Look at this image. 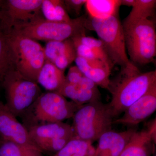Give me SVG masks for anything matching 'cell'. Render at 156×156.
I'll return each instance as SVG.
<instances>
[{"mask_svg":"<svg viewBox=\"0 0 156 156\" xmlns=\"http://www.w3.org/2000/svg\"><path fill=\"white\" fill-rule=\"evenodd\" d=\"M92 143L74 137L53 156H86L94 153Z\"/></svg>","mask_w":156,"mask_h":156,"instance_id":"23","label":"cell"},{"mask_svg":"<svg viewBox=\"0 0 156 156\" xmlns=\"http://www.w3.org/2000/svg\"><path fill=\"white\" fill-rule=\"evenodd\" d=\"M57 92L80 105L101 100L98 86L85 76L77 83H70L65 81Z\"/></svg>","mask_w":156,"mask_h":156,"instance_id":"13","label":"cell"},{"mask_svg":"<svg viewBox=\"0 0 156 156\" xmlns=\"http://www.w3.org/2000/svg\"><path fill=\"white\" fill-rule=\"evenodd\" d=\"M43 0L0 1V30L8 34L16 29L45 19Z\"/></svg>","mask_w":156,"mask_h":156,"instance_id":"8","label":"cell"},{"mask_svg":"<svg viewBox=\"0 0 156 156\" xmlns=\"http://www.w3.org/2000/svg\"><path fill=\"white\" fill-rule=\"evenodd\" d=\"M0 156H43L35 146L26 145L6 140L0 137Z\"/></svg>","mask_w":156,"mask_h":156,"instance_id":"21","label":"cell"},{"mask_svg":"<svg viewBox=\"0 0 156 156\" xmlns=\"http://www.w3.org/2000/svg\"><path fill=\"white\" fill-rule=\"evenodd\" d=\"M156 6L155 0H136L128 16L122 23L127 27L148 19H151L154 15Z\"/></svg>","mask_w":156,"mask_h":156,"instance_id":"20","label":"cell"},{"mask_svg":"<svg viewBox=\"0 0 156 156\" xmlns=\"http://www.w3.org/2000/svg\"><path fill=\"white\" fill-rule=\"evenodd\" d=\"M0 137L23 145L35 146L31 140L27 128L1 101Z\"/></svg>","mask_w":156,"mask_h":156,"instance_id":"12","label":"cell"},{"mask_svg":"<svg viewBox=\"0 0 156 156\" xmlns=\"http://www.w3.org/2000/svg\"><path fill=\"white\" fill-rule=\"evenodd\" d=\"M86 2L87 0H65L64 3L68 13L79 15Z\"/></svg>","mask_w":156,"mask_h":156,"instance_id":"27","label":"cell"},{"mask_svg":"<svg viewBox=\"0 0 156 156\" xmlns=\"http://www.w3.org/2000/svg\"><path fill=\"white\" fill-rule=\"evenodd\" d=\"M94 153L90 154H89V155H87L86 156H94Z\"/></svg>","mask_w":156,"mask_h":156,"instance_id":"31","label":"cell"},{"mask_svg":"<svg viewBox=\"0 0 156 156\" xmlns=\"http://www.w3.org/2000/svg\"><path fill=\"white\" fill-rule=\"evenodd\" d=\"M156 85V70L142 73L133 62L121 67L110 80L108 90L112 95L108 106L114 118L119 116L134 102Z\"/></svg>","mask_w":156,"mask_h":156,"instance_id":"1","label":"cell"},{"mask_svg":"<svg viewBox=\"0 0 156 156\" xmlns=\"http://www.w3.org/2000/svg\"><path fill=\"white\" fill-rule=\"evenodd\" d=\"M87 17L82 15L72 19L69 22L42 20L16 29L9 34L20 35L34 41H65L86 35Z\"/></svg>","mask_w":156,"mask_h":156,"instance_id":"4","label":"cell"},{"mask_svg":"<svg viewBox=\"0 0 156 156\" xmlns=\"http://www.w3.org/2000/svg\"><path fill=\"white\" fill-rule=\"evenodd\" d=\"M84 76L83 74L76 66H73L69 70L67 76H66L65 81L70 83H77Z\"/></svg>","mask_w":156,"mask_h":156,"instance_id":"28","label":"cell"},{"mask_svg":"<svg viewBox=\"0 0 156 156\" xmlns=\"http://www.w3.org/2000/svg\"><path fill=\"white\" fill-rule=\"evenodd\" d=\"M57 92L42 93L22 115L23 125L28 129L46 123L63 122L73 118L80 107Z\"/></svg>","mask_w":156,"mask_h":156,"instance_id":"2","label":"cell"},{"mask_svg":"<svg viewBox=\"0 0 156 156\" xmlns=\"http://www.w3.org/2000/svg\"><path fill=\"white\" fill-rule=\"evenodd\" d=\"M44 52L45 60L52 62L63 71L75 61L76 57L71 39L48 42L44 48Z\"/></svg>","mask_w":156,"mask_h":156,"instance_id":"15","label":"cell"},{"mask_svg":"<svg viewBox=\"0 0 156 156\" xmlns=\"http://www.w3.org/2000/svg\"><path fill=\"white\" fill-rule=\"evenodd\" d=\"M27 130L31 140L42 152L69 142L74 137L72 126L63 122L36 125Z\"/></svg>","mask_w":156,"mask_h":156,"instance_id":"10","label":"cell"},{"mask_svg":"<svg viewBox=\"0 0 156 156\" xmlns=\"http://www.w3.org/2000/svg\"><path fill=\"white\" fill-rule=\"evenodd\" d=\"M56 0H43L41 11L44 17L49 21H57L55 11Z\"/></svg>","mask_w":156,"mask_h":156,"instance_id":"25","label":"cell"},{"mask_svg":"<svg viewBox=\"0 0 156 156\" xmlns=\"http://www.w3.org/2000/svg\"><path fill=\"white\" fill-rule=\"evenodd\" d=\"M11 48L16 70L24 78L37 83L45 61L44 48L36 41L16 34H5Z\"/></svg>","mask_w":156,"mask_h":156,"instance_id":"7","label":"cell"},{"mask_svg":"<svg viewBox=\"0 0 156 156\" xmlns=\"http://www.w3.org/2000/svg\"><path fill=\"white\" fill-rule=\"evenodd\" d=\"M64 72L52 62L45 60L40 70L37 83L49 92H57L65 82Z\"/></svg>","mask_w":156,"mask_h":156,"instance_id":"18","label":"cell"},{"mask_svg":"<svg viewBox=\"0 0 156 156\" xmlns=\"http://www.w3.org/2000/svg\"><path fill=\"white\" fill-rule=\"evenodd\" d=\"M72 118L75 137L92 143L112 130L114 119L108 104L101 100L82 105Z\"/></svg>","mask_w":156,"mask_h":156,"instance_id":"3","label":"cell"},{"mask_svg":"<svg viewBox=\"0 0 156 156\" xmlns=\"http://www.w3.org/2000/svg\"><path fill=\"white\" fill-rule=\"evenodd\" d=\"M121 0H87L85 5L89 17L104 19L119 14Z\"/></svg>","mask_w":156,"mask_h":156,"instance_id":"19","label":"cell"},{"mask_svg":"<svg viewBox=\"0 0 156 156\" xmlns=\"http://www.w3.org/2000/svg\"><path fill=\"white\" fill-rule=\"evenodd\" d=\"M152 156H156V151L154 152V153L153 154Z\"/></svg>","mask_w":156,"mask_h":156,"instance_id":"32","label":"cell"},{"mask_svg":"<svg viewBox=\"0 0 156 156\" xmlns=\"http://www.w3.org/2000/svg\"><path fill=\"white\" fill-rule=\"evenodd\" d=\"M127 54L134 63L152 62L156 55L155 23L152 19L123 27Z\"/></svg>","mask_w":156,"mask_h":156,"instance_id":"6","label":"cell"},{"mask_svg":"<svg viewBox=\"0 0 156 156\" xmlns=\"http://www.w3.org/2000/svg\"><path fill=\"white\" fill-rule=\"evenodd\" d=\"M137 131L135 127L121 132L112 130L100 136L94 156H120L132 134Z\"/></svg>","mask_w":156,"mask_h":156,"instance_id":"14","label":"cell"},{"mask_svg":"<svg viewBox=\"0 0 156 156\" xmlns=\"http://www.w3.org/2000/svg\"><path fill=\"white\" fill-rule=\"evenodd\" d=\"M155 145L144 129L136 131L120 156H151L156 151Z\"/></svg>","mask_w":156,"mask_h":156,"instance_id":"17","label":"cell"},{"mask_svg":"<svg viewBox=\"0 0 156 156\" xmlns=\"http://www.w3.org/2000/svg\"><path fill=\"white\" fill-rule=\"evenodd\" d=\"M76 66L97 86L108 90L112 67L98 58L86 59L76 56Z\"/></svg>","mask_w":156,"mask_h":156,"instance_id":"16","label":"cell"},{"mask_svg":"<svg viewBox=\"0 0 156 156\" xmlns=\"http://www.w3.org/2000/svg\"><path fill=\"white\" fill-rule=\"evenodd\" d=\"M119 15V13L104 19L88 16L86 28L96 33L114 65L122 67L131 61L127 54L124 30Z\"/></svg>","mask_w":156,"mask_h":156,"instance_id":"5","label":"cell"},{"mask_svg":"<svg viewBox=\"0 0 156 156\" xmlns=\"http://www.w3.org/2000/svg\"><path fill=\"white\" fill-rule=\"evenodd\" d=\"M74 38L81 44L89 47L92 50L96 58L104 63L112 67H113V63L110 58L104 45L99 39L95 38L86 35Z\"/></svg>","mask_w":156,"mask_h":156,"instance_id":"24","label":"cell"},{"mask_svg":"<svg viewBox=\"0 0 156 156\" xmlns=\"http://www.w3.org/2000/svg\"><path fill=\"white\" fill-rule=\"evenodd\" d=\"M2 87L5 93V104L17 117L22 115L42 93L38 84L24 78L16 70L7 75Z\"/></svg>","mask_w":156,"mask_h":156,"instance_id":"9","label":"cell"},{"mask_svg":"<svg viewBox=\"0 0 156 156\" xmlns=\"http://www.w3.org/2000/svg\"><path fill=\"white\" fill-rule=\"evenodd\" d=\"M151 138L156 144V118L148 122L146 124L145 128L144 129Z\"/></svg>","mask_w":156,"mask_h":156,"instance_id":"29","label":"cell"},{"mask_svg":"<svg viewBox=\"0 0 156 156\" xmlns=\"http://www.w3.org/2000/svg\"><path fill=\"white\" fill-rule=\"evenodd\" d=\"M136 0H121V6L133 7L135 5Z\"/></svg>","mask_w":156,"mask_h":156,"instance_id":"30","label":"cell"},{"mask_svg":"<svg viewBox=\"0 0 156 156\" xmlns=\"http://www.w3.org/2000/svg\"><path fill=\"white\" fill-rule=\"evenodd\" d=\"M156 110V85L135 101L124 112L120 118L114 120L113 124L135 127L151 115Z\"/></svg>","mask_w":156,"mask_h":156,"instance_id":"11","label":"cell"},{"mask_svg":"<svg viewBox=\"0 0 156 156\" xmlns=\"http://www.w3.org/2000/svg\"><path fill=\"white\" fill-rule=\"evenodd\" d=\"M15 70L14 58L6 35L0 30V87L7 75Z\"/></svg>","mask_w":156,"mask_h":156,"instance_id":"22","label":"cell"},{"mask_svg":"<svg viewBox=\"0 0 156 156\" xmlns=\"http://www.w3.org/2000/svg\"><path fill=\"white\" fill-rule=\"evenodd\" d=\"M71 39L74 45L76 56L88 59L97 58L89 47L81 44L75 38Z\"/></svg>","mask_w":156,"mask_h":156,"instance_id":"26","label":"cell"}]
</instances>
